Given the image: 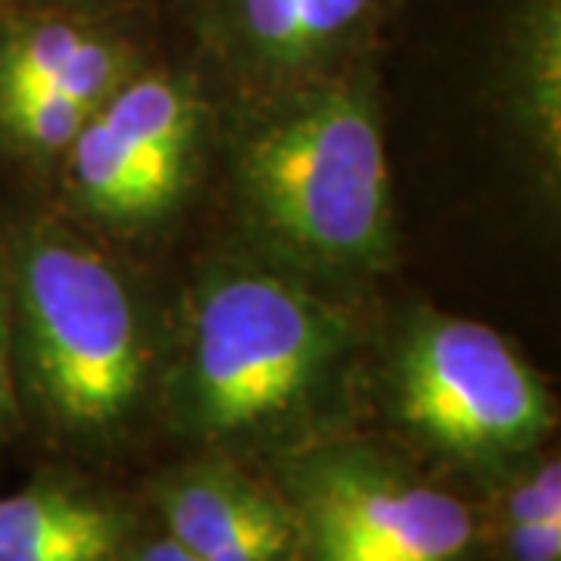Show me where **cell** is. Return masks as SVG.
Wrapping results in <instances>:
<instances>
[{"mask_svg":"<svg viewBox=\"0 0 561 561\" xmlns=\"http://www.w3.org/2000/svg\"><path fill=\"white\" fill-rule=\"evenodd\" d=\"M234 194L250 231L294 265L328 275L381 268L393 209L371 81L287 84L238 138Z\"/></svg>","mask_w":561,"mask_h":561,"instance_id":"6da1fadb","label":"cell"},{"mask_svg":"<svg viewBox=\"0 0 561 561\" xmlns=\"http://www.w3.org/2000/svg\"><path fill=\"white\" fill-rule=\"evenodd\" d=\"M181 427L216 449L294 446L341 375L353 321L297 280L225 268L191 309Z\"/></svg>","mask_w":561,"mask_h":561,"instance_id":"7a4b0ae2","label":"cell"},{"mask_svg":"<svg viewBox=\"0 0 561 561\" xmlns=\"http://www.w3.org/2000/svg\"><path fill=\"white\" fill-rule=\"evenodd\" d=\"M16 387L79 443L119 437L147 387L138 302L113 262L57 225L13 234L3 268Z\"/></svg>","mask_w":561,"mask_h":561,"instance_id":"3957f363","label":"cell"},{"mask_svg":"<svg viewBox=\"0 0 561 561\" xmlns=\"http://www.w3.org/2000/svg\"><path fill=\"white\" fill-rule=\"evenodd\" d=\"M390 409L424 453L500 478L556 427L542 378L500 331L456 316H419L390 365Z\"/></svg>","mask_w":561,"mask_h":561,"instance_id":"277c9868","label":"cell"},{"mask_svg":"<svg viewBox=\"0 0 561 561\" xmlns=\"http://www.w3.org/2000/svg\"><path fill=\"white\" fill-rule=\"evenodd\" d=\"M278 486L297 522L294 561H483L478 512L378 443L297 446Z\"/></svg>","mask_w":561,"mask_h":561,"instance_id":"5b68a950","label":"cell"},{"mask_svg":"<svg viewBox=\"0 0 561 561\" xmlns=\"http://www.w3.org/2000/svg\"><path fill=\"white\" fill-rule=\"evenodd\" d=\"M197 135L194 91L169 72L138 69L66 150V187L91 219L119 228L160 221L191 184Z\"/></svg>","mask_w":561,"mask_h":561,"instance_id":"8992f818","label":"cell"},{"mask_svg":"<svg viewBox=\"0 0 561 561\" xmlns=\"http://www.w3.org/2000/svg\"><path fill=\"white\" fill-rule=\"evenodd\" d=\"M390 0H187L221 60L268 81L324 76L375 32Z\"/></svg>","mask_w":561,"mask_h":561,"instance_id":"52a82bcc","label":"cell"},{"mask_svg":"<svg viewBox=\"0 0 561 561\" xmlns=\"http://www.w3.org/2000/svg\"><path fill=\"white\" fill-rule=\"evenodd\" d=\"M162 530L201 561H294L297 522L280 486L234 461L206 459L160 478Z\"/></svg>","mask_w":561,"mask_h":561,"instance_id":"ba28073f","label":"cell"},{"mask_svg":"<svg viewBox=\"0 0 561 561\" xmlns=\"http://www.w3.org/2000/svg\"><path fill=\"white\" fill-rule=\"evenodd\" d=\"M131 512L91 486L44 474L0 500V561H122Z\"/></svg>","mask_w":561,"mask_h":561,"instance_id":"9c48e42d","label":"cell"},{"mask_svg":"<svg viewBox=\"0 0 561 561\" xmlns=\"http://www.w3.org/2000/svg\"><path fill=\"white\" fill-rule=\"evenodd\" d=\"M505 106L537 160L559 184L561 169V0H522L505 41Z\"/></svg>","mask_w":561,"mask_h":561,"instance_id":"30bf717a","label":"cell"},{"mask_svg":"<svg viewBox=\"0 0 561 561\" xmlns=\"http://www.w3.org/2000/svg\"><path fill=\"white\" fill-rule=\"evenodd\" d=\"M500 561H561V465L540 449L502 471Z\"/></svg>","mask_w":561,"mask_h":561,"instance_id":"8fae6325","label":"cell"},{"mask_svg":"<svg viewBox=\"0 0 561 561\" xmlns=\"http://www.w3.org/2000/svg\"><path fill=\"white\" fill-rule=\"evenodd\" d=\"M94 110L57 91L0 98V147L25 160L66 157Z\"/></svg>","mask_w":561,"mask_h":561,"instance_id":"7c38bea8","label":"cell"},{"mask_svg":"<svg viewBox=\"0 0 561 561\" xmlns=\"http://www.w3.org/2000/svg\"><path fill=\"white\" fill-rule=\"evenodd\" d=\"M20 424V387L13 368V331H10V302L7 280L0 268V440H7Z\"/></svg>","mask_w":561,"mask_h":561,"instance_id":"4fadbf2b","label":"cell"},{"mask_svg":"<svg viewBox=\"0 0 561 561\" xmlns=\"http://www.w3.org/2000/svg\"><path fill=\"white\" fill-rule=\"evenodd\" d=\"M135 0H0V13H79L106 16Z\"/></svg>","mask_w":561,"mask_h":561,"instance_id":"5bb4252c","label":"cell"},{"mask_svg":"<svg viewBox=\"0 0 561 561\" xmlns=\"http://www.w3.org/2000/svg\"><path fill=\"white\" fill-rule=\"evenodd\" d=\"M122 561H201L194 559L187 549H181L179 542L172 540L169 534H160V537H147V540H135L128 542L125 556Z\"/></svg>","mask_w":561,"mask_h":561,"instance_id":"9a60e30c","label":"cell"}]
</instances>
